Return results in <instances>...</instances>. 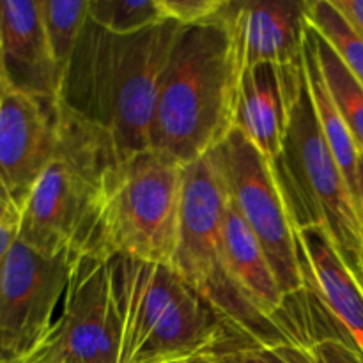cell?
Segmentation results:
<instances>
[{
    "mask_svg": "<svg viewBox=\"0 0 363 363\" xmlns=\"http://www.w3.org/2000/svg\"><path fill=\"white\" fill-rule=\"evenodd\" d=\"M229 199L261 243L287 298L305 289L300 247L273 163L238 130L213 151Z\"/></svg>",
    "mask_w": 363,
    "mask_h": 363,
    "instance_id": "obj_8",
    "label": "cell"
},
{
    "mask_svg": "<svg viewBox=\"0 0 363 363\" xmlns=\"http://www.w3.org/2000/svg\"><path fill=\"white\" fill-rule=\"evenodd\" d=\"M89 20L116 35H131L165 23L160 0H89Z\"/></svg>",
    "mask_w": 363,
    "mask_h": 363,
    "instance_id": "obj_22",
    "label": "cell"
},
{
    "mask_svg": "<svg viewBox=\"0 0 363 363\" xmlns=\"http://www.w3.org/2000/svg\"><path fill=\"white\" fill-rule=\"evenodd\" d=\"M273 169L294 229L323 230L363 284L362 213L326 144L307 82Z\"/></svg>",
    "mask_w": 363,
    "mask_h": 363,
    "instance_id": "obj_5",
    "label": "cell"
},
{
    "mask_svg": "<svg viewBox=\"0 0 363 363\" xmlns=\"http://www.w3.org/2000/svg\"><path fill=\"white\" fill-rule=\"evenodd\" d=\"M303 64L308 92H311L318 123L321 126L323 135H325L326 144H328L330 151H332L333 158H335L337 165H339L340 172H342L344 179H346L350 190L353 191V197L358 204V160H360L362 151L354 142L353 133L347 128L328 85H326L307 30H305Z\"/></svg>",
    "mask_w": 363,
    "mask_h": 363,
    "instance_id": "obj_18",
    "label": "cell"
},
{
    "mask_svg": "<svg viewBox=\"0 0 363 363\" xmlns=\"http://www.w3.org/2000/svg\"><path fill=\"white\" fill-rule=\"evenodd\" d=\"M183 176L181 163L152 149L123 163L105 216L106 259L126 257L174 268Z\"/></svg>",
    "mask_w": 363,
    "mask_h": 363,
    "instance_id": "obj_7",
    "label": "cell"
},
{
    "mask_svg": "<svg viewBox=\"0 0 363 363\" xmlns=\"http://www.w3.org/2000/svg\"><path fill=\"white\" fill-rule=\"evenodd\" d=\"M227 206L229 191L213 152L184 167L174 269L213 305L241 344L279 342L282 332L243 300L229 275L223 234Z\"/></svg>",
    "mask_w": 363,
    "mask_h": 363,
    "instance_id": "obj_6",
    "label": "cell"
},
{
    "mask_svg": "<svg viewBox=\"0 0 363 363\" xmlns=\"http://www.w3.org/2000/svg\"><path fill=\"white\" fill-rule=\"evenodd\" d=\"M119 363H184L241 342L213 305L170 266L110 259Z\"/></svg>",
    "mask_w": 363,
    "mask_h": 363,
    "instance_id": "obj_4",
    "label": "cell"
},
{
    "mask_svg": "<svg viewBox=\"0 0 363 363\" xmlns=\"http://www.w3.org/2000/svg\"><path fill=\"white\" fill-rule=\"evenodd\" d=\"M18 240V222L0 223V264Z\"/></svg>",
    "mask_w": 363,
    "mask_h": 363,
    "instance_id": "obj_25",
    "label": "cell"
},
{
    "mask_svg": "<svg viewBox=\"0 0 363 363\" xmlns=\"http://www.w3.org/2000/svg\"><path fill=\"white\" fill-rule=\"evenodd\" d=\"M186 363H223V362H222V358H220L218 353H211V354H202V357L194 358V360H190Z\"/></svg>",
    "mask_w": 363,
    "mask_h": 363,
    "instance_id": "obj_28",
    "label": "cell"
},
{
    "mask_svg": "<svg viewBox=\"0 0 363 363\" xmlns=\"http://www.w3.org/2000/svg\"><path fill=\"white\" fill-rule=\"evenodd\" d=\"M222 20L233 34L241 73L255 64L303 60L307 0H229Z\"/></svg>",
    "mask_w": 363,
    "mask_h": 363,
    "instance_id": "obj_15",
    "label": "cell"
},
{
    "mask_svg": "<svg viewBox=\"0 0 363 363\" xmlns=\"http://www.w3.org/2000/svg\"><path fill=\"white\" fill-rule=\"evenodd\" d=\"M333 2L363 35V0H333Z\"/></svg>",
    "mask_w": 363,
    "mask_h": 363,
    "instance_id": "obj_24",
    "label": "cell"
},
{
    "mask_svg": "<svg viewBox=\"0 0 363 363\" xmlns=\"http://www.w3.org/2000/svg\"><path fill=\"white\" fill-rule=\"evenodd\" d=\"M223 234H225L227 266L234 287L264 321L272 323L282 332V326L277 321L286 308L287 296L273 273L261 243L230 199L227 206Z\"/></svg>",
    "mask_w": 363,
    "mask_h": 363,
    "instance_id": "obj_17",
    "label": "cell"
},
{
    "mask_svg": "<svg viewBox=\"0 0 363 363\" xmlns=\"http://www.w3.org/2000/svg\"><path fill=\"white\" fill-rule=\"evenodd\" d=\"M307 23L335 50L363 85V35L333 0H307Z\"/></svg>",
    "mask_w": 363,
    "mask_h": 363,
    "instance_id": "obj_20",
    "label": "cell"
},
{
    "mask_svg": "<svg viewBox=\"0 0 363 363\" xmlns=\"http://www.w3.org/2000/svg\"><path fill=\"white\" fill-rule=\"evenodd\" d=\"M60 103L6 89L0 101V199L18 213L53 160Z\"/></svg>",
    "mask_w": 363,
    "mask_h": 363,
    "instance_id": "obj_11",
    "label": "cell"
},
{
    "mask_svg": "<svg viewBox=\"0 0 363 363\" xmlns=\"http://www.w3.org/2000/svg\"><path fill=\"white\" fill-rule=\"evenodd\" d=\"M18 218H20V216H18V213H14L13 209H11L9 206H7L6 202H4L2 199H0V223H4V222H18Z\"/></svg>",
    "mask_w": 363,
    "mask_h": 363,
    "instance_id": "obj_26",
    "label": "cell"
},
{
    "mask_svg": "<svg viewBox=\"0 0 363 363\" xmlns=\"http://www.w3.org/2000/svg\"><path fill=\"white\" fill-rule=\"evenodd\" d=\"M305 284L326 308L344 340L363 357V284L319 229L296 230Z\"/></svg>",
    "mask_w": 363,
    "mask_h": 363,
    "instance_id": "obj_16",
    "label": "cell"
},
{
    "mask_svg": "<svg viewBox=\"0 0 363 363\" xmlns=\"http://www.w3.org/2000/svg\"><path fill=\"white\" fill-rule=\"evenodd\" d=\"M6 84H4V80H2V74H0V101H2V98H4V94H6Z\"/></svg>",
    "mask_w": 363,
    "mask_h": 363,
    "instance_id": "obj_29",
    "label": "cell"
},
{
    "mask_svg": "<svg viewBox=\"0 0 363 363\" xmlns=\"http://www.w3.org/2000/svg\"><path fill=\"white\" fill-rule=\"evenodd\" d=\"M0 74L9 91L59 101L62 73L50 50L39 0H0Z\"/></svg>",
    "mask_w": 363,
    "mask_h": 363,
    "instance_id": "obj_14",
    "label": "cell"
},
{
    "mask_svg": "<svg viewBox=\"0 0 363 363\" xmlns=\"http://www.w3.org/2000/svg\"><path fill=\"white\" fill-rule=\"evenodd\" d=\"M358 208H360L363 218V152L358 160Z\"/></svg>",
    "mask_w": 363,
    "mask_h": 363,
    "instance_id": "obj_27",
    "label": "cell"
},
{
    "mask_svg": "<svg viewBox=\"0 0 363 363\" xmlns=\"http://www.w3.org/2000/svg\"><path fill=\"white\" fill-rule=\"evenodd\" d=\"M307 35L314 46L315 57L321 66L326 85L346 121L347 128L353 133L354 142L363 152V85L354 78L340 60L335 50L307 23Z\"/></svg>",
    "mask_w": 363,
    "mask_h": 363,
    "instance_id": "obj_19",
    "label": "cell"
},
{
    "mask_svg": "<svg viewBox=\"0 0 363 363\" xmlns=\"http://www.w3.org/2000/svg\"><path fill=\"white\" fill-rule=\"evenodd\" d=\"M305 64H255L241 73L234 130L268 162L282 155L294 106L305 89Z\"/></svg>",
    "mask_w": 363,
    "mask_h": 363,
    "instance_id": "obj_13",
    "label": "cell"
},
{
    "mask_svg": "<svg viewBox=\"0 0 363 363\" xmlns=\"http://www.w3.org/2000/svg\"><path fill=\"white\" fill-rule=\"evenodd\" d=\"M229 0H160L163 18L181 27L215 23L222 20Z\"/></svg>",
    "mask_w": 363,
    "mask_h": 363,
    "instance_id": "obj_23",
    "label": "cell"
},
{
    "mask_svg": "<svg viewBox=\"0 0 363 363\" xmlns=\"http://www.w3.org/2000/svg\"><path fill=\"white\" fill-rule=\"evenodd\" d=\"M46 38L57 67L66 74L85 23L89 20V0H39Z\"/></svg>",
    "mask_w": 363,
    "mask_h": 363,
    "instance_id": "obj_21",
    "label": "cell"
},
{
    "mask_svg": "<svg viewBox=\"0 0 363 363\" xmlns=\"http://www.w3.org/2000/svg\"><path fill=\"white\" fill-rule=\"evenodd\" d=\"M282 325L284 340L238 342L218 351L220 358L223 363H363L308 287L287 298Z\"/></svg>",
    "mask_w": 363,
    "mask_h": 363,
    "instance_id": "obj_12",
    "label": "cell"
},
{
    "mask_svg": "<svg viewBox=\"0 0 363 363\" xmlns=\"http://www.w3.org/2000/svg\"><path fill=\"white\" fill-rule=\"evenodd\" d=\"M73 257H48L16 240L0 264V354L30 362L48 344Z\"/></svg>",
    "mask_w": 363,
    "mask_h": 363,
    "instance_id": "obj_9",
    "label": "cell"
},
{
    "mask_svg": "<svg viewBox=\"0 0 363 363\" xmlns=\"http://www.w3.org/2000/svg\"><path fill=\"white\" fill-rule=\"evenodd\" d=\"M240 78L225 21L183 27L160 85L152 151L183 167L215 151L234 130Z\"/></svg>",
    "mask_w": 363,
    "mask_h": 363,
    "instance_id": "obj_3",
    "label": "cell"
},
{
    "mask_svg": "<svg viewBox=\"0 0 363 363\" xmlns=\"http://www.w3.org/2000/svg\"><path fill=\"white\" fill-rule=\"evenodd\" d=\"M32 360H34V358H32ZM32 360H30V362H27V363H32ZM0 363H16V362H9V360H6V358H4L2 354H0Z\"/></svg>",
    "mask_w": 363,
    "mask_h": 363,
    "instance_id": "obj_30",
    "label": "cell"
},
{
    "mask_svg": "<svg viewBox=\"0 0 363 363\" xmlns=\"http://www.w3.org/2000/svg\"><path fill=\"white\" fill-rule=\"evenodd\" d=\"M43 363H119L110 261L77 257Z\"/></svg>",
    "mask_w": 363,
    "mask_h": 363,
    "instance_id": "obj_10",
    "label": "cell"
},
{
    "mask_svg": "<svg viewBox=\"0 0 363 363\" xmlns=\"http://www.w3.org/2000/svg\"><path fill=\"white\" fill-rule=\"evenodd\" d=\"M121 169L110 135L60 103L55 156L21 208L18 241L48 257L106 259L105 216Z\"/></svg>",
    "mask_w": 363,
    "mask_h": 363,
    "instance_id": "obj_2",
    "label": "cell"
},
{
    "mask_svg": "<svg viewBox=\"0 0 363 363\" xmlns=\"http://www.w3.org/2000/svg\"><path fill=\"white\" fill-rule=\"evenodd\" d=\"M176 21L116 35L87 20L62 80L59 101L105 130L121 162L151 149L160 85L179 38Z\"/></svg>",
    "mask_w": 363,
    "mask_h": 363,
    "instance_id": "obj_1",
    "label": "cell"
},
{
    "mask_svg": "<svg viewBox=\"0 0 363 363\" xmlns=\"http://www.w3.org/2000/svg\"><path fill=\"white\" fill-rule=\"evenodd\" d=\"M184 363H186V362H184Z\"/></svg>",
    "mask_w": 363,
    "mask_h": 363,
    "instance_id": "obj_31",
    "label": "cell"
}]
</instances>
